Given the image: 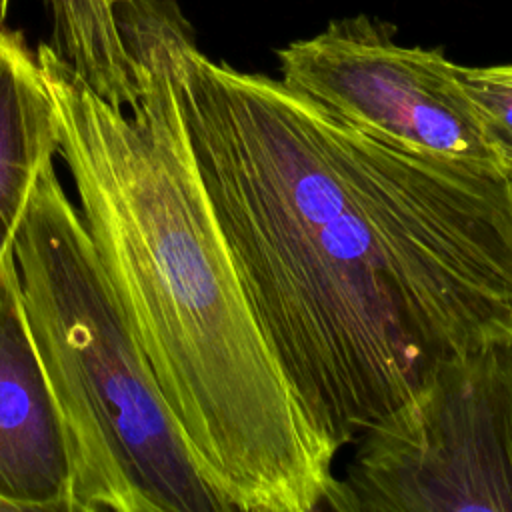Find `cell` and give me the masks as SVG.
<instances>
[{
	"mask_svg": "<svg viewBox=\"0 0 512 512\" xmlns=\"http://www.w3.org/2000/svg\"><path fill=\"white\" fill-rule=\"evenodd\" d=\"M52 50L104 100L130 108L136 100L132 66L110 0H48ZM10 0H0V28Z\"/></svg>",
	"mask_w": 512,
	"mask_h": 512,
	"instance_id": "obj_8",
	"label": "cell"
},
{
	"mask_svg": "<svg viewBox=\"0 0 512 512\" xmlns=\"http://www.w3.org/2000/svg\"><path fill=\"white\" fill-rule=\"evenodd\" d=\"M136 100L118 108L42 42L56 154L116 306L232 512H316L336 486L200 182L150 0L114 4Z\"/></svg>",
	"mask_w": 512,
	"mask_h": 512,
	"instance_id": "obj_2",
	"label": "cell"
},
{
	"mask_svg": "<svg viewBox=\"0 0 512 512\" xmlns=\"http://www.w3.org/2000/svg\"><path fill=\"white\" fill-rule=\"evenodd\" d=\"M110 2H112V4H116V2H120V0H110Z\"/></svg>",
	"mask_w": 512,
	"mask_h": 512,
	"instance_id": "obj_10",
	"label": "cell"
},
{
	"mask_svg": "<svg viewBox=\"0 0 512 512\" xmlns=\"http://www.w3.org/2000/svg\"><path fill=\"white\" fill-rule=\"evenodd\" d=\"M12 246L66 438L70 512H232L124 322L54 160L32 186Z\"/></svg>",
	"mask_w": 512,
	"mask_h": 512,
	"instance_id": "obj_3",
	"label": "cell"
},
{
	"mask_svg": "<svg viewBox=\"0 0 512 512\" xmlns=\"http://www.w3.org/2000/svg\"><path fill=\"white\" fill-rule=\"evenodd\" d=\"M12 238L0 246V510L70 512L66 438L28 328Z\"/></svg>",
	"mask_w": 512,
	"mask_h": 512,
	"instance_id": "obj_6",
	"label": "cell"
},
{
	"mask_svg": "<svg viewBox=\"0 0 512 512\" xmlns=\"http://www.w3.org/2000/svg\"><path fill=\"white\" fill-rule=\"evenodd\" d=\"M188 146L258 324L336 452L446 364L512 344V180L396 150L208 58L150 0Z\"/></svg>",
	"mask_w": 512,
	"mask_h": 512,
	"instance_id": "obj_1",
	"label": "cell"
},
{
	"mask_svg": "<svg viewBox=\"0 0 512 512\" xmlns=\"http://www.w3.org/2000/svg\"><path fill=\"white\" fill-rule=\"evenodd\" d=\"M334 512H512V344L446 364L366 432Z\"/></svg>",
	"mask_w": 512,
	"mask_h": 512,
	"instance_id": "obj_4",
	"label": "cell"
},
{
	"mask_svg": "<svg viewBox=\"0 0 512 512\" xmlns=\"http://www.w3.org/2000/svg\"><path fill=\"white\" fill-rule=\"evenodd\" d=\"M56 156L52 100L36 50L0 28V246L16 232L42 166Z\"/></svg>",
	"mask_w": 512,
	"mask_h": 512,
	"instance_id": "obj_7",
	"label": "cell"
},
{
	"mask_svg": "<svg viewBox=\"0 0 512 512\" xmlns=\"http://www.w3.org/2000/svg\"><path fill=\"white\" fill-rule=\"evenodd\" d=\"M356 14L276 52L280 80L342 122L412 156L498 172V156L442 48L404 46Z\"/></svg>",
	"mask_w": 512,
	"mask_h": 512,
	"instance_id": "obj_5",
	"label": "cell"
},
{
	"mask_svg": "<svg viewBox=\"0 0 512 512\" xmlns=\"http://www.w3.org/2000/svg\"><path fill=\"white\" fill-rule=\"evenodd\" d=\"M458 78L480 116L502 174L512 180V64H458Z\"/></svg>",
	"mask_w": 512,
	"mask_h": 512,
	"instance_id": "obj_9",
	"label": "cell"
}]
</instances>
